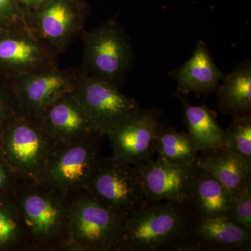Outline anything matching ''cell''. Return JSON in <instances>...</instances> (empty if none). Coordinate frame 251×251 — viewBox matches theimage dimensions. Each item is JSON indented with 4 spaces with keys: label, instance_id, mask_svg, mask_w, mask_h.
Returning a JSON list of instances; mask_svg holds the SVG:
<instances>
[{
    "label": "cell",
    "instance_id": "obj_1",
    "mask_svg": "<svg viewBox=\"0 0 251 251\" xmlns=\"http://www.w3.org/2000/svg\"><path fill=\"white\" fill-rule=\"evenodd\" d=\"M27 251H72L71 198L44 180L20 179L13 193Z\"/></svg>",
    "mask_w": 251,
    "mask_h": 251
},
{
    "label": "cell",
    "instance_id": "obj_2",
    "mask_svg": "<svg viewBox=\"0 0 251 251\" xmlns=\"http://www.w3.org/2000/svg\"><path fill=\"white\" fill-rule=\"evenodd\" d=\"M189 203L149 202L126 218V251H173L196 219Z\"/></svg>",
    "mask_w": 251,
    "mask_h": 251
},
{
    "label": "cell",
    "instance_id": "obj_3",
    "mask_svg": "<svg viewBox=\"0 0 251 251\" xmlns=\"http://www.w3.org/2000/svg\"><path fill=\"white\" fill-rule=\"evenodd\" d=\"M84 72L121 90L133 69L136 53L116 16L82 34Z\"/></svg>",
    "mask_w": 251,
    "mask_h": 251
},
{
    "label": "cell",
    "instance_id": "obj_4",
    "mask_svg": "<svg viewBox=\"0 0 251 251\" xmlns=\"http://www.w3.org/2000/svg\"><path fill=\"white\" fill-rule=\"evenodd\" d=\"M70 198L72 251H126V218L87 192Z\"/></svg>",
    "mask_w": 251,
    "mask_h": 251
},
{
    "label": "cell",
    "instance_id": "obj_5",
    "mask_svg": "<svg viewBox=\"0 0 251 251\" xmlns=\"http://www.w3.org/2000/svg\"><path fill=\"white\" fill-rule=\"evenodd\" d=\"M58 143L40 119L21 112L3 130L1 151L20 179L41 180Z\"/></svg>",
    "mask_w": 251,
    "mask_h": 251
},
{
    "label": "cell",
    "instance_id": "obj_6",
    "mask_svg": "<svg viewBox=\"0 0 251 251\" xmlns=\"http://www.w3.org/2000/svg\"><path fill=\"white\" fill-rule=\"evenodd\" d=\"M90 14L87 0H42L25 14V23L37 37L60 55L82 37Z\"/></svg>",
    "mask_w": 251,
    "mask_h": 251
},
{
    "label": "cell",
    "instance_id": "obj_7",
    "mask_svg": "<svg viewBox=\"0 0 251 251\" xmlns=\"http://www.w3.org/2000/svg\"><path fill=\"white\" fill-rule=\"evenodd\" d=\"M87 192L125 218L149 203L135 167L112 156L100 157Z\"/></svg>",
    "mask_w": 251,
    "mask_h": 251
},
{
    "label": "cell",
    "instance_id": "obj_8",
    "mask_svg": "<svg viewBox=\"0 0 251 251\" xmlns=\"http://www.w3.org/2000/svg\"><path fill=\"white\" fill-rule=\"evenodd\" d=\"M72 93L104 135L141 109L136 99L91 76L81 67H77Z\"/></svg>",
    "mask_w": 251,
    "mask_h": 251
},
{
    "label": "cell",
    "instance_id": "obj_9",
    "mask_svg": "<svg viewBox=\"0 0 251 251\" xmlns=\"http://www.w3.org/2000/svg\"><path fill=\"white\" fill-rule=\"evenodd\" d=\"M103 137L77 143H59L46 165L41 179L69 197L87 192L91 177L100 158Z\"/></svg>",
    "mask_w": 251,
    "mask_h": 251
},
{
    "label": "cell",
    "instance_id": "obj_10",
    "mask_svg": "<svg viewBox=\"0 0 251 251\" xmlns=\"http://www.w3.org/2000/svg\"><path fill=\"white\" fill-rule=\"evenodd\" d=\"M58 58L26 23L3 28L0 32V69L8 78L57 68Z\"/></svg>",
    "mask_w": 251,
    "mask_h": 251
},
{
    "label": "cell",
    "instance_id": "obj_11",
    "mask_svg": "<svg viewBox=\"0 0 251 251\" xmlns=\"http://www.w3.org/2000/svg\"><path fill=\"white\" fill-rule=\"evenodd\" d=\"M161 115L160 109L141 108L110 130L105 136L110 140L112 156L133 166L151 161Z\"/></svg>",
    "mask_w": 251,
    "mask_h": 251
},
{
    "label": "cell",
    "instance_id": "obj_12",
    "mask_svg": "<svg viewBox=\"0 0 251 251\" xmlns=\"http://www.w3.org/2000/svg\"><path fill=\"white\" fill-rule=\"evenodd\" d=\"M134 167L148 202L171 201L190 204L200 168L198 161L181 166L159 156L156 160Z\"/></svg>",
    "mask_w": 251,
    "mask_h": 251
},
{
    "label": "cell",
    "instance_id": "obj_13",
    "mask_svg": "<svg viewBox=\"0 0 251 251\" xmlns=\"http://www.w3.org/2000/svg\"><path fill=\"white\" fill-rule=\"evenodd\" d=\"M77 67H59L11 79L21 112L40 119L46 109L64 94L72 92Z\"/></svg>",
    "mask_w": 251,
    "mask_h": 251
},
{
    "label": "cell",
    "instance_id": "obj_14",
    "mask_svg": "<svg viewBox=\"0 0 251 251\" xmlns=\"http://www.w3.org/2000/svg\"><path fill=\"white\" fill-rule=\"evenodd\" d=\"M251 232L226 216L198 217L173 251H249Z\"/></svg>",
    "mask_w": 251,
    "mask_h": 251
},
{
    "label": "cell",
    "instance_id": "obj_15",
    "mask_svg": "<svg viewBox=\"0 0 251 251\" xmlns=\"http://www.w3.org/2000/svg\"><path fill=\"white\" fill-rule=\"evenodd\" d=\"M50 134L58 143L71 144L104 137L72 92L50 105L40 117Z\"/></svg>",
    "mask_w": 251,
    "mask_h": 251
},
{
    "label": "cell",
    "instance_id": "obj_16",
    "mask_svg": "<svg viewBox=\"0 0 251 251\" xmlns=\"http://www.w3.org/2000/svg\"><path fill=\"white\" fill-rule=\"evenodd\" d=\"M225 75L214 62L207 44L202 40L198 41L189 59L168 74L177 85L176 94L194 93L198 97L215 93Z\"/></svg>",
    "mask_w": 251,
    "mask_h": 251
},
{
    "label": "cell",
    "instance_id": "obj_17",
    "mask_svg": "<svg viewBox=\"0 0 251 251\" xmlns=\"http://www.w3.org/2000/svg\"><path fill=\"white\" fill-rule=\"evenodd\" d=\"M218 87L217 105L224 115H251V59L238 64Z\"/></svg>",
    "mask_w": 251,
    "mask_h": 251
},
{
    "label": "cell",
    "instance_id": "obj_18",
    "mask_svg": "<svg viewBox=\"0 0 251 251\" xmlns=\"http://www.w3.org/2000/svg\"><path fill=\"white\" fill-rule=\"evenodd\" d=\"M238 192L226 187L200 168L190 198V205L198 217L226 216L233 205Z\"/></svg>",
    "mask_w": 251,
    "mask_h": 251
},
{
    "label": "cell",
    "instance_id": "obj_19",
    "mask_svg": "<svg viewBox=\"0 0 251 251\" xmlns=\"http://www.w3.org/2000/svg\"><path fill=\"white\" fill-rule=\"evenodd\" d=\"M198 161L200 168L230 189L240 191L251 185V166L227 149L201 151Z\"/></svg>",
    "mask_w": 251,
    "mask_h": 251
},
{
    "label": "cell",
    "instance_id": "obj_20",
    "mask_svg": "<svg viewBox=\"0 0 251 251\" xmlns=\"http://www.w3.org/2000/svg\"><path fill=\"white\" fill-rule=\"evenodd\" d=\"M182 102L184 123L198 151L224 148L225 129L214 114L205 105H193L184 96L176 94Z\"/></svg>",
    "mask_w": 251,
    "mask_h": 251
},
{
    "label": "cell",
    "instance_id": "obj_21",
    "mask_svg": "<svg viewBox=\"0 0 251 251\" xmlns=\"http://www.w3.org/2000/svg\"><path fill=\"white\" fill-rule=\"evenodd\" d=\"M155 150L166 161L181 166L196 163L199 155L188 133L162 124L157 133Z\"/></svg>",
    "mask_w": 251,
    "mask_h": 251
},
{
    "label": "cell",
    "instance_id": "obj_22",
    "mask_svg": "<svg viewBox=\"0 0 251 251\" xmlns=\"http://www.w3.org/2000/svg\"><path fill=\"white\" fill-rule=\"evenodd\" d=\"M0 248L27 251L22 220L12 195L0 199Z\"/></svg>",
    "mask_w": 251,
    "mask_h": 251
},
{
    "label": "cell",
    "instance_id": "obj_23",
    "mask_svg": "<svg viewBox=\"0 0 251 251\" xmlns=\"http://www.w3.org/2000/svg\"><path fill=\"white\" fill-rule=\"evenodd\" d=\"M224 148L251 166V115L232 117L228 128L225 130Z\"/></svg>",
    "mask_w": 251,
    "mask_h": 251
},
{
    "label": "cell",
    "instance_id": "obj_24",
    "mask_svg": "<svg viewBox=\"0 0 251 251\" xmlns=\"http://www.w3.org/2000/svg\"><path fill=\"white\" fill-rule=\"evenodd\" d=\"M226 216L251 232V185L238 192L233 205Z\"/></svg>",
    "mask_w": 251,
    "mask_h": 251
},
{
    "label": "cell",
    "instance_id": "obj_25",
    "mask_svg": "<svg viewBox=\"0 0 251 251\" xmlns=\"http://www.w3.org/2000/svg\"><path fill=\"white\" fill-rule=\"evenodd\" d=\"M21 112L11 81L4 87H0V127L4 128Z\"/></svg>",
    "mask_w": 251,
    "mask_h": 251
},
{
    "label": "cell",
    "instance_id": "obj_26",
    "mask_svg": "<svg viewBox=\"0 0 251 251\" xmlns=\"http://www.w3.org/2000/svg\"><path fill=\"white\" fill-rule=\"evenodd\" d=\"M0 22L3 28L25 23V12L16 0H0Z\"/></svg>",
    "mask_w": 251,
    "mask_h": 251
},
{
    "label": "cell",
    "instance_id": "obj_27",
    "mask_svg": "<svg viewBox=\"0 0 251 251\" xmlns=\"http://www.w3.org/2000/svg\"><path fill=\"white\" fill-rule=\"evenodd\" d=\"M20 177L10 166L3 153H0V192L5 191L8 195H13L19 182Z\"/></svg>",
    "mask_w": 251,
    "mask_h": 251
},
{
    "label": "cell",
    "instance_id": "obj_28",
    "mask_svg": "<svg viewBox=\"0 0 251 251\" xmlns=\"http://www.w3.org/2000/svg\"><path fill=\"white\" fill-rule=\"evenodd\" d=\"M16 1L26 14L28 11L34 9L42 0H16Z\"/></svg>",
    "mask_w": 251,
    "mask_h": 251
},
{
    "label": "cell",
    "instance_id": "obj_29",
    "mask_svg": "<svg viewBox=\"0 0 251 251\" xmlns=\"http://www.w3.org/2000/svg\"><path fill=\"white\" fill-rule=\"evenodd\" d=\"M3 29L2 25H1V22H0V32H1V30Z\"/></svg>",
    "mask_w": 251,
    "mask_h": 251
}]
</instances>
